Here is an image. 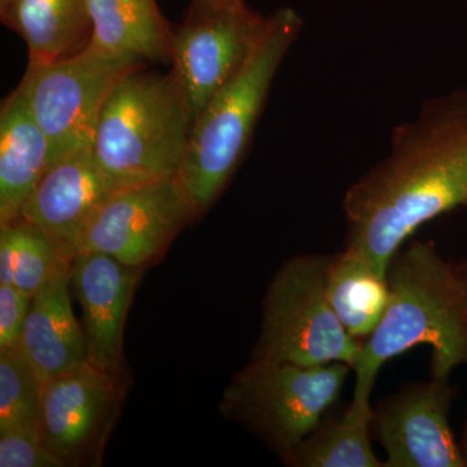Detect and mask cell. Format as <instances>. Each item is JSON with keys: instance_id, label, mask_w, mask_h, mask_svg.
Segmentation results:
<instances>
[{"instance_id": "10", "label": "cell", "mask_w": 467, "mask_h": 467, "mask_svg": "<svg viewBox=\"0 0 467 467\" xmlns=\"http://www.w3.org/2000/svg\"><path fill=\"white\" fill-rule=\"evenodd\" d=\"M124 392L122 373L88 361L43 383L39 434L64 466L98 465Z\"/></svg>"}, {"instance_id": "4", "label": "cell", "mask_w": 467, "mask_h": 467, "mask_svg": "<svg viewBox=\"0 0 467 467\" xmlns=\"http://www.w3.org/2000/svg\"><path fill=\"white\" fill-rule=\"evenodd\" d=\"M192 119L173 73L122 77L107 98L92 150L117 189L173 180L182 167Z\"/></svg>"}, {"instance_id": "20", "label": "cell", "mask_w": 467, "mask_h": 467, "mask_svg": "<svg viewBox=\"0 0 467 467\" xmlns=\"http://www.w3.org/2000/svg\"><path fill=\"white\" fill-rule=\"evenodd\" d=\"M42 389L21 348L0 350V432L39 431Z\"/></svg>"}, {"instance_id": "13", "label": "cell", "mask_w": 467, "mask_h": 467, "mask_svg": "<svg viewBox=\"0 0 467 467\" xmlns=\"http://www.w3.org/2000/svg\"><path fill=\"white\" fill-rule=\"evenodd\" d=\"M117 190L88 147L47 169L24 204L20 218L50 235L70 256H76L79 234Z\"/></svg>"}, {"instance_id": "17", "label": "cell", "mask_w": 467, "mask_h": 467, "mask_svg": "<svg viewBox=\"0 0 467 467\" xmlns=\"http://www.w3.org/2000/svg\"><path fill=\"white\" fill-rule=\"evenodd\" d=\"M2 23L23 36L29 66L50 64L88 45L92 26L86 0H15Z\"/></svg>"}, {"instance_id": "2", "label": "cell", "mask_w": 467, "mask_h": 467, "mask_svg": "<svg viewBox=\"0 0 467 467\" xmlns=\"http://www.w3.org/2000/svg\"><path fill=\"white\" fill-rule=\"evenodd\" d=\"M389 301L376 330L362 340L352 404L370 405L378 373L389 359L427 344L431 377L447 379L467 362V279L442 259L432 242L400 248L387 267Z\"/></svg>"}, {"instance_id": "21", "label": "cell", "mask_w": 467, "mask_h": 467, "mask_svg": "<svg viewBox=\"0 0 467 467\" xmlns=\"http://www.w3.org/2000/svg\"><path fill=\"white\" fill-rule=\"evenodd\" d=\"M8 225L11 226L16 254L14 285L33 297L50 279L61 259L75 256H70L50 235L23 218Z\"/></svg>"}, {"instance_id": "11", "label": "cell", "mask_w": 467, "mask_h": 467, "mask_svg": "<svg viewBox=\"0 0 467 467\" xmlns=\"http://www.w3.org/2000/svg\"><path fill=\"white\" fill-rule=\"evenodd\" d=\"M454 391L447 379L401 387L373 407L371 427L386 451L384 467H463L448 420Z\"/></svg>"}, {"instance_id": "18", "label": "cell", "mask_w": 467, "mask_h": 467, "mask_svg": "<svg viewBox=\"0 0 467 467\" xmlns=\"http://www.w3.org/2000/svg\"><path fill=\"white\" fill-rule=\"evenodd\" d=\"M326 294L344 328L359 342L376 330L389 301L387 276L347 250L331 254Z\"/></svg>"}, {"instance_id": "26", "label": "cell", "mask_w": 467, "mask_h": 467, "mask_svg": "<svg viewBox=\"0 0 467 467\" xmlns=\"http://www.w3.org/2000/svg\"><path fill=\"white\" fill-rule=\"evenodd\" d=\"M15 0H0V12H5Z\"/></svg>"}, {"instance_id": "19", "label": "cell", "mask_w": 467, "mask_h": 467, "mask_svg": "<svg viewBox=\"0 0 467 467\" xmlns=\"http://www.w3.org/2000/svg\"><path fill=\"white\" fill-rule=\"evenodd\" d=\"M371 405H356L339 418L319 423L285 457L294 467H384L370 442Z\"/></svg>"}, {"instance_id": "3", "label": "cell", "mask_w": 467, "mask_h": 467, "mask_svg": "<svg viewBox=\"0 0 467 467\" xmlns=\"http://www.w3.org/2000/svg\"><path fill=\"white\" fill-rule=\"evenodd\" d=\"M301 27L295 9L270 14L250 57L193 121L177 181L198 214L216 202L244 158L273 79Z\"/></svg>"}, {"instance_id": "8", "label": "cell", "mask_w": 467, "mask_h": 467, "mask_svg": "<svg viewBox=\"0 0 467 467\" xmlns=\"http://www.w3.org/2000/svg\"><path fill=\"white\" fill-rule=\"evenodd\" d=\"M267 26V16L243 2L189 8L171 33V73L189 106L192 124L212 98L250 57Z\"/></svg>"}, {"instance_id": "22", "label": "cell", "mask_w": 467, "mask_h": 467, "mask_svg": "<svg viewBox=\"0 0 467 467\" xmlns=\"http://www.w3.org/2000/svg\"><path fill=\"white\" fill-rule=\"evenodd\" d=\"M0 467H64L43 441L39 431L0 432Z\"/></svg>"}, {"instance_id": "9", "label": "cell", "mask_w": 467, "mask_h": 467, "mask_svg": "<svg viewBox=\"0 0 467 467\" xmlns=\"http://www.w3.org/2000/svg\"><path fill=\"white\" fill-rule=\"evenodd\" d=\"M199 216L177 178L117 190L92 214L75 251L101 252L129 266L160 256Z\"/></svg>"}, {"instance_id": "23", "label": "cell", "mask_w": 467, "mask_h": 467, "mask_svg": "<svg viewBox=\"0 0 467 467\" xmlns=\"http://www.w3.org/2000/svg\"><path fill=\"white\" fill-rule=\"evenodd\" d=\"M32 299L15 285H0V350L20 348Z\"/></svg>"}, {"instance_id": "1", "label": "cell", "mask_w": 467, "mask_h": 467, "mask_svg": "<svg viewBox=\"0 0 467 467\" xmlns=\"http://www.w3.org/2000/svg\"><path fill=\"white\" fill-rule=\"evenodd\" d=\"M459 207H467V90L427 99L393 129L389 153L344 195V250L387 276L418 227Z\"/></svg>"}, {"instance_id": "16", "label": "cell", "mask_w": 467, "mask_h": 467, "mask_svg": "<svg viewBox=\"0 0 467 467\" xmlns=\"http://www.w3.org/2000/svg\"><path fill=\"white\" fill-rule=\"evenodd\" d=\"M90 45L142 63H171L173 29L156 0H86Z\"/></svg>"}, {"instance_id": "12", "label": "cell", "mask_w": 467, "mask_h": 467, "mask_svg": "<svg viewBox=\"0 0 467 467\" xmlns=\"http://www.w3.org/2000/svg\"><path fill=\"white\" fill-rule=\"evenodd\" d=\"M142 270L101 252H78L70 265L69 287L82 308L88 362L122 373L126 316Z\"/></svg>"}, {"instance_id": "14", "label": "cell", "mask_w": 467, "mask_h": 467, "mask_svg": "<svg viewBox=\"0 0 467 467\" xmlns=\"http://www.w3.org/2000/svg\"><path fill=\"white\" fill-rule=\"evenodd\" d=\"M75 257H64L34 295L21 350L43 383L88 361L84 328L70 304L69 273Z\"/></svg>"}, {"instance_id": "7", "label": "cell", "mask_w": 467, "mask_h": 467, "mask_svg": "<svg viewBox=\"0 0 467 467\" xmlns=\"http://www.w3.org/2000/svg\"><path fill=\"white\" fill-rule=\"evenodd\" d=\"M144 64L88 43L61 60L27 67L21 82L33 115L50 143V167L92 147L107 98L122 77Z\"/></svg>"}, {"instance_id": "27", "label": "cell", "mask_w": 467, "mask_h": 467, "mask_svg": "<svg viewBox=\"0 0 467 467\" xmlns=\"http://www.w3.org/2000/svg\"><path fill=\"white\" fill-rule=\"evenodd\" d=\"M466 447H467V438H466Z\"/></svg>"}, {"instance_id": "15", "label": "cell", "mask_w": 467, "mask_h": 467, "mask_svg": "<svg viewBox=\"0 0 467 467\" xmlns=\"http://www.w3.org/2000/svg\"><path fill=\"white\" fill-rule=\"evenodd\" d=\"M48 168L50 143L21 82L0 109V225L21 217L24 204Z\"/></svg>"}, {"instance_id": "24", "label": "cell", "mask_w": 467, "mask_h": 467, "mask_svg": "<svg viewBox=\"0 0 467 467\" xmlns=\"http://www.w3.org/2000/svg\"><path fill=\"white\" fill-rule=\"evenodd\" d=\"M15 242L11 226L0 225V285H14Z\"/></svg>"}, {"instance_id": "25", "label": "cell", "mask_w": 467, "mask_h": 467, "mask_svg": "<svg viewBox=\"0 0 467 467\" xmlns=\"http://www.w3.org/2000/svg\"><path fill=\"white\" fill-rule=\"evenodd\" d=\"M243 2V0H192L190 8L211 7V5H229V3Z\"/></svg>"}, {"instance_id": "6", "label": "cell", "mask_w": 467, "mask_h": 467, "mask_svg": "<svg viewBox=\"0 0 467 467\" xmlns=\"http://www.w3.org/2000/svg\"><path fill=\"white\" fill-rule=\"evenodd\" d=\"M350 371L346 362L248 364L227 386L221 410L284 460L337 404Z\"/></svg>"}, {"instance_id": "5", "label": "cell", "mask_w": 467, "mask_h": 467, "mask_svg": "<svg viewBox=\"0 0 467 467\" xmlns=\"http://www.w3.org/2000/svg\"><path fill=\"white\" fill-rule=\"evenodd\" d=\"M331 254H296L273 276L248 364L301 367L346 362L355 368L361 342L344 328L326 294Z\"/></svg>"}]
</instances>
